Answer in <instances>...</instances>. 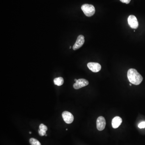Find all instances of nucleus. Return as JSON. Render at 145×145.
<instances>
[{
  "label": "nucleus",
  "mask_w": 145,
  "mask_h": 145,
  "mask_svg": "<svg viewBox=\"0 0 145 145\" xmlns=\"http://www.w3.org/2000/svg\"><path fill=\"white\" fill-rule=\"evenodd\" d=\"M129 86H132L131 84H129Z\"/></svg>",
  "instance_id": "nucleus-17"
},
{
  "label": "nucleus",
  "mask_w": 145,
  "mask_h": 145,
  "mask_svg": "<svg viewBox=\"0 0 145 145\" xmlns=\"http://www.w3.org/2000/svg\"><path fill=\"white\" fill-rule=\"evenodd\" d=\"M87 66L89 70L94 73L99 72L101 69L100 65L97 62H89L87 64Z\"/></svg>",
  "instance_id": "nucleus-8"
},
{
  "label": "nucleus",
  "mask_w": 145,
  "mask_h": 145,
  "mask_svg": "<svg viewBox=\"0 0 145 145\" xmlns=\"http://www.w3.org/2000/svg\"><path fill=\"white\" fill-rule=\"evenodd\" d=\"M54 84L58 86H62L64 83V79L62 77L56 78L54 79Z\"/></svg>",
  "instance_id": "nucleus-10"
},
{
  "label": "nucleus",
  "mask_w": 145,
  "mask_h": 145,
  "mask_svg": "<svg viewBox=\"0 0 145 145\" xmlns=\"http://www.w3.org/2000/svg\"><path fill=\"white\" fill-rule=\"evenodd\" d=\"M62 117L65 122L67 124H71L74 120V117L71 112L64 111L62 112Z\"/></svg>",
  "instance_id": "nucleus-6"
},
{
  "label": "nucleus",
  "mask_w": 145,
  "mask_h": 145,
  "mask_svg": "<svg viewBox=\"0 0 145 145\" xmlns=\"http://www.w3.org/2000/svg\"><path fill=\"white\" fill-rule=\"evenodd\" d=\"M89 82L87 80L84 79H80L77 80L75 83L73 84V87L74 89L77 90L87 86Z\"/></svg>",
  "instance_id": "nucleus-5"
},
{
  "label": "nucleus",
  "mask_w": 145,
  "mask_h": 145,
  "mask_svg": "<svg viewBox=\"0 0 145 145\" xmlns=\"http://www.w3.org/2000/svg\"><path fill=\"white\" fill-rule=\"evenodd\" d=\"M120 1L122 3H125L127 4H128L129 3L131 0H120Z\"/></svg>",
  "instance_id": "nucleus-15"
},
{
  "label": "nucleus",
  "mask_w": 145,
  "mask_h": 145,
  "mask_svg": "<svg viewBox=\"0 0 145 145\" xmlns=\"http://www.w3.org/2000/svg\"><path fill=\"white\" fill-rule=\"evenodd\" d=\"M29 134H31V132H29Z\"/></svg>",
  "instance_id": "nucleus-18"
},
{
  "label": "nucleus",
  "mask_w": 145,
  "mask_h": 145,
  "mask_svg": "<svg viewBox=\"0 0 145 145\" xmlns=\"http://www.w3.org/2000/svg\"><path fill=\"white\" fill-rule=\"evenodd\" d=\"M128 22L129 26L132 29L137 28L139 26L138 21L136 17L134 15H129L128 18Z\"/></svg>",
  "instance_id": "nucleus-3"
},
{
  "label": "nucleus",
  "mask_w": 145,
  "mask_h": 145,
  "mask_svg": "<svg viewBox=\"0 0 145 145\" xmlns=\"http://www.w3.org/2000/svg\"><path fill=\"white\" fill-rule=\"evenodd\" d=\"M39 129L46 131L48 130L47 127L43 124H41L40 125Z\"/></svg>",
  "instance_id": "nucleus-12"
},
{
  "label": "nucleus",
  "mask_w": 145,
  "mask_h": 145,
  "mask_svg": "<svg viewBox=\"0 0 145 145\" xmlns=\"http://www.w3.org/2000/svg\"><path fill=\"white\" fill-rule=\"evenodd\" d=\"M85 42L84 37L83 35H80L78 36L75 43L73 45L74 50H78L81 47L84 45Z\"/></svg>",
  "instance_id": "nucleus-7"
},
{
  "label": "nucleus",
  "mask_w": 145,
  "mask_h": 145,
  "mask_svg": "<svg viewBox=\"0 0 145 145\" xmlns=\"http://www.w3.org/2000/svg\"><path fill=\"white\" fill-rule=\"evenodd\" d=\"M38 133H39L40 136H43L45 135L46 134V131L39 129V130H38Z\"/></svg>",
  "instance_id": "nucleus-14"
},
{
  "label": "nucleus",
  "mask_w": 145,
  "mask_h": 145,
  "mask_svg": "<svg viewBox=\"0 0 145 145\" xmlns=\"http://www.w3.org/2000/svg\"><path fill=\"white\" fill-rule=\"evenodd\" d=\"M81 9L84 14L87 17H90L93 16L95 12L94 7L92 5L87 4H84L81 6Z\"/></svg>",
  "instance_id": "nucleus-2"
},
{
  "label": "nucleus",
  "mask_w": 145,
  "mask_h": 145,
  "mask_svg": "<svg viewBox=\"0 0 145 145\" xmlns=\"http://www.w3.org/2000/svg\"><path fill=\"white\" fill-rule=\"evenodd\" d=\"M127 77L129 82L135 85L140 84L143 79L142 76L134 69H130L128 71Z\"/></svg>",
  "instance_id": "nucleus-1"
},
{
  "label": "nucleus",
  "mask_w": 145,
  "mask_h": 145,
  "mask_svg": "<svg viewBox=\"0 0 145 145\" xmlns=\"http://www.w3.org/2000/svg\"><path fill=\"white\" fill-rule=\"evenodd\" d=\"M75 80V82H76V81H77V79H75V80Z\"/></svg>",
  "instance_id": "nucleus-16"
},
{
  "label": "nucleus",
  "mask_w": 145,
  "mask_h": 145,
  "mask_svg": "<svg viewBox=\"0 0 145 145\" xmlns=\"http://www.w3.org/2000/svg\"><path fill=\"white\" fill-rule=\"evenodd\" d=\"M106 123L105 119L104 117L100 116L98 118L96 121V127L98 131L103 130L105 128Z\"/></svg>",
  "instance_id": "nucleus-4"
},
{
  "label": "nucleus",
  "mask_w": 145,
  "mask_h": 145,
  "mask_svg": "<svg viewBox=\"0 0 145 145\" xmlns=\"http://www.w3.org/2000/svg\"><path fill=\"white\" fill-rule=\"evenodd\" d=\"M71 46H70V48L71 49Z\"/></svg>",
  "instance_id": "nucleus-19"
},
{
  "label": "nucleus",
  "mask_w": 145,
  "mask_h": 145,
  "mask_svg": "<svg viewBox=\"0 0 145 145\" xmlns=\"http://www.w3.org/2000/svg\"><path fill=\"white\" fill-rule=\"evenodd\" d=\"M122 123V119L120 117L117 116L113 118L112 121V125L114 129L118 128Z\"/></svg>",
  "instance_id": "nucleus-9"
},
{
  "label": "nucleus",
  "mask_w": 145,
  "mask_h": 145,
  "mask_svg": "<svg viewBox=\"0 0 145 145\" xmlns=\"http://www.w3.org/2000/svg\"><path fill=\"white\" fill-rule=\"evenodd\" d=\"M29 142L31 145H41L39 141L35 138H31L29 140Z\"/></svg>",
  "instance_id": "nucleus-11"
},
{
  "label": "nucleus",
  "mask_w": 145,
  "mask_h": 145,
  "mask_svg": "<svg viewBox=\"0 0 145 145\" xmlns=\"http://www.w3.org/2000/svg\"><path fill=\"white\" fill-rule=\"evenodd\" d=\"M138 127L140 129H143L145 128V121L141 122L138 125Z\"/></svg>",
  "instance_id": "nucleus-13"
}]
</instances>
